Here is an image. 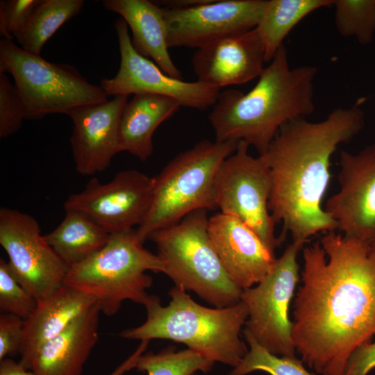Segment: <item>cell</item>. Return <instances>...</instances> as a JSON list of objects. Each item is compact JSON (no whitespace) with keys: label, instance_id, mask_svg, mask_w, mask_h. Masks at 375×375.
<instances>
[{"label":"cell","instance_id":"1","mask_svg":"<svg viewBox=\"0 0 375 375\" xmlns=\"http://www.w3.org/2000/svg\"><path fill=\"white\" fill-rule=\"evenodd\" d=\"M302 285L292 337L321 375H343L355 350L375 335V242L328 231L303 249Z\"/></svg>","mask_w":375,"mask_h":375},{"label":"cell","instance_id":"2","mask_svg":"<svg viewBox=\"0 0 375 375\" xmlns=\"http://www.w3.org/2000/svg\"><path fill=\"white\" fill-rule=\"evenodd\" d=\"M364 100L337 108L320 122L298 118L285 123L265 153L271 176L268 208L275 223L283 222L282 242L288 232L293 242L304 244L318 233L338 229L322 207L331 158L364 127Z\"/></svg>","mask_w":375,"mask_h":375},{"label":"cell","instance_id":"3","mask_svg":"<svg viewBox=\"0 0 375 375\" xmlns=\"http://www.w3.org/2000/svg\"><path fill=\"white\" fill-rule=\"evenodd\" d=\"M317 73L310 65L290 68L281 45L251 90L220 92L208 117L215 140L243 141L265 153L283 125L314 111Z\"/></svg>","mask_w":375,"mask_h":375},{"label":"cell","instance_id":"4","mask_svg":"<svg viewBox=\"0 0 375 375\" xmlns=\"http://www.w3.org/2000/svg\"><path fill=\"white\" fill-rule=\"evenodd\" d=\"M171 301L162 306L151 296L145 304L147 319L139 326L119 335L130 340L167 339L183 343L212 362L235 367L248 352L240 339L242 327L249 317L240 301L226 308H210L196 303L185 290L174 286L169 292Z\"/></svg>","mask_w":375,"mask_h":375},{"label":"cell","instance_id":"5","mask_svg":"<svg viewBox=\"0 0 375 375\" xmlns=\"http://www.w3.org/2000/svg\"><path fill=\"white\" fill-rule=\"evenodd\" d=\"M238 142L202 140L178 154L153 177L149 211L135 230L142 243L153 232L177 224L192 212L217 208V174Z\"/></svg>","mask_w":375,"mask_h":375},{"label":"cell","instance_id":"6","mask_svg":"<svg viewBox=\"0 0 375 375\" xmlns=\"http://www.w3.org/2000/svg\"><path fill=\"white\" fill-rule=\"evenodd\" d=\"M147 271L162 272V264L133 229L110 234L103 248L69 268L65 285L93 296L100 312L112 316L126 300L145 306L151 299L147 290L153 279Z\"/></svg>","mask_w":375,"mask_h":375},{"label":"cell","instance_id":"7","mask_svg":"<svg viewBox=\"0 0 375 375\" xmlns=\"http://www.w3.org/2000/svg\"><path fill=\"white\" fill-rule=\"evenodd\" d=\"M206 210H199L149 238L157 249L162 273L176 284L195 292L216 308L241 300L242 290L224 268L208 235Z\"/></svg>","mask_w":375,"mask_h":375},{"label":"cell","instance_id":"8","mask_svg":"<svg viewBox=\"0 0 375 375\" xmlns=\"http://www.w3.org/2000/svg\"><path fill=\"white\" fill-rule=\"evenodd\" d=\"M4 72L15 79L26 119L67 115L73 108L108 101L101 87L90 83L74 66L49 62L3 38L0 73Z\"/></svg>","mask_w":375,"mask_h":375},{"label":"cell","instance_id":"9","mask_svg":"<svg viewBox=\"0 0 375 375\" xmlns=\"http://www.w3.org/2000/svg\"><path fill=\"white\" fill-rule=\"evenodd\" d=\"M249 145L240 141L221 164L216 176L217 206L251 228L272 252L282 242L268 208L271 176L265 153L253 157Z\"/></svg>","mask_w":375,"mask_h":375},{"label":"cell","instance_id":"10","mask_svg":"<svg viewBox=\"0 0 375 375\" xmlns=\"http://www.w3.org/2000/svg\"><path fill=\"white\" fill-rule=\"evenodd\" d=\"M303 246L292 242L265 278L241 294L249 312L244 330L276 356L295 357L289 308L299 280L297 254Z\"/></svg>","mask_w":375,"mask_h":375},{"label":"cell","instance_id":"11","mask_svg":"<svg viewBox=\"0 0 375 375\" xmlns=\"http://www.w3.org/2000/svg\"><path fill=\"white\" fill-rule=\"evenodd\" d=\"M0 244L12 272L37 301L65 285L69 267L44 240L31 215L1 208Z\"/></svg>","mask_w":375,"mask_h":375},{"label":"cell","instance_id":"12","mask_svg":"<svg viewBox=\"0 0 375 375\" xmlns=\"http://www.w3.org/2000/svg\"><path fill=\"white\" fill-rule=\"evenodd\" d=\"M153 187V177L136 169L123 170L107 183L92 178L81 192L68 197L64 209L84 213L110 234L125 232L146 218Z\"/></svg>","mask_w":375,"mask_h":375},{"label":"cell","instance_id":"13","mask_svg":"<svg viewBox=\"0 0 375 375\" xmlns=\"http://www.w3.org/2000/svg\"><path fill=\"white\" fill-rule=\"evenodd\" d=\"M120 65L115 77L103 78L100 86L106 95L151 94L176 100L181 106L204 110L215 103L220 88L198 81H185L170 76L155 62L134 49L128 25L120 17L115 23Z\"/></svg>","mask_w":375,"mask_h":375},{"label":"cell","instance_id":"14","mask_svg":"<svg viewBox=\"0 0 375 375\" xmlns=\"http://www.w3.org/2000/svg\"><path fill=\"white\" fill-rule=\"evenodd\" d=\"M267 0H208L188 8H162L169 47L199 49L255 28Z\"/></svg>","mask_w":375,"mask_h":375},{"label":"cell","instance_id":"15","mask_svg":"<svg viewBox=\"0 0 375 375\" xmlns=\"http://www.w3.org/2000/svg\"><path fill=\"white\" fill-rule=\"evenodd\" d=\"M340 190L324 210L347 238L375 242V143L357 153L340 151Z\"/></svg>","mask_w":375,"mask_h":375},{"label":"cell","instance_id":"16","mask_svg":"<svg viewBox=\"0 0 375 375\" xmlns=\"http://www.w3.org/2000/svg\"><path fill=\"white\" fill-rule=\"evenodd\" d=\"M128 95H116L103 103L79 106L68 113L73 122L70 138L76 170L83 176L103 172L121 152L119 124Z\"/></svg>","mask_w":375,"mask_h":375},{"label":"cell","instance_id":"17","mask_svg":"<svg viewBox=\"0 0 375 375\" xmlns=\"http://www.w3.org/2000/svg\"><path fill=\"white\" fill-rule=\"evenodd\" d=\"M208 231L226 273L242 290L261 282L274 266V253L238 217L216 213L208 218Z\"/></svg>","mask_w":375,"mask_h":375},{"label":"cell","instance_id":"18","mask_svg":"<svg viewBox=\"0 0 375 375\" xmlns=\"http://www.w3.org/2000/svg\"><path fill=\"white\" fill-rule=\"evenodd\" d=\"M265 62L264 46L256 28L197 49L192 59L197 81L217 88L258 77Z\"/></svg>","mask_w":375,"mask_h":375},{"label":"cell","instance_id":"19","mask_svg":"<svg viewBox=\"0 0 375 375\" xmlns=\"http://www.w3.org/2000/svg\"><path fill=\"white\" fill-rule=\"evenodd\" d=\"M96 303L93 296L65 285L37 301L36 308L24 320L19 363L31 370L41 347Z\"/></svg>","mask_w":375,"mask_h":375},{"label":"cell","instance_id":"20","mask_svg":"<svg viewBox=\"0 0 375 375\" xmlns=\"http://www.w3.org/2000/svg\"><path fill=\"white\" fill-rule=\"evenodd\" d=\"M100 310L97 303L47 341L31 370L38 375H81L99 339Z\"/></svg>","mask_w":375,"mask_h":375},{"label":"cell","instance_id":"21","mask_svg":"<svg viewBox=\"0 0 375 375\" xmlns=\"http://www.w3.org/2000/svg\"><path fill=\"white\" fill-rule=\"evenodd\" d=\"M104 8L121 15L131 29L132 44L140 55L151 58L167 74L181 79L169 55L162 8L147 0H105Z\"/></svg>","mask_w":375,"mask_h":375},{"label":"cell","instance_id":"22","mask_svg":"<svg viewBox=\"0 0 375 375\" xmlns=\"http://www.w3.org/2000/svg\"><path fill=\"white\" fill-rule=\"evenodd\" d=\"M181 107L175 99L156 94H137L125 105L119 119L120 151L144 161L153 153L157 128Z\"/></svg>","mask_w":375,"mask_h":375},{"label":"cell","instance_id":"23","mask_svg":"<svg viewBox=\"0 0 375 375\" xmlns=\"http://www.w3.org/2000/svg\"><path fill=\"white\" fill-rule=\"evenodd\" d=\"M110 233L88 215L65 210V216L44 240L69 267L78 264L103 248Z\"/></svg>","mask_w":375,"mask_h":375},{"label":"cell","instance_id":"24","mask_svg":"<svg viewBox=\"0 0 375 375\" xmlns=\"http://www.w3.org/2000/svg\"><path fill=\"white\" fill-rule=\"evenodd\" d=\"M333 0H267L256 27L270 62L292 29L313 11L333 6Z\"/></svg>","mask_w":375,"mask_h":375},{"label":"cell","instance_id":"25","mask_svg":"<svg viewBox=\"0 0 375 375\" xmlns=\"http://www.w3.org/2000/svg\"><path fill=\"white\" fill-rule=\"evenodd\" d=\"M83 0H40L26 24L15 36L20 47L40 56L45 43L67 21L79 13Z\"/></svg>","mask_w":375,"mask_h":375},{"label":"cell","instance_id":"26","mask_svg":"<svg viewBox=\"0 0 375 375\" xmlns=\"http://www.w3.org/2000/svg\"><path fill=\"white\" fill-rule=\"evenodd\" d=\"M214 362L199 352L188 349L178 352L165 349L160 353L142 354L135 368L147 375H192L208 372Z\"/></svg>","mask_w":375,"mask_h":375},{"label":"cell","instance_id":"27","mask_svg":"<svg viewBox=\"0 0 375 375\" xmlns=\"http://www.w3.org/2000/svg\"><path fill=\"white\" fill-rule=\"evenodd\" d=\"M335 24L343 37L369 44L375 33V0H333Z\"/></svg>","mask_w":375,"mask_h":375},{"label":"cell","instance_id":"28","mask_svg":"<svg viewBox=\"0 0 375 375\" xmlns=\"http://www.w3.org/2000/svg\"><path fill=\"white\" fill-rule=\"evenodd\" d=\"M250 349L229 375H245L261 370L271 375H314L296 357H278L260 346L247 331H243Z\"/></svg>","mask_w":375,"mask_h":375},{"label":"cell","instance_id":"29","mask_svg":"<svg viewBox=\"0 0 375 375\" xmlns=\"http://www.w3.org/2000/svg\"><path fill=\"white\" fill-rule=\"evenodd\" d=\"M37 306L35 298L12 272L8 262L0 259V309L4 313L27 319Z\"/></svg>","mask_w":375,"mask_h":375},{"label":"cell","instance_id":"30","mask_svg":"<svg viewBox=\"0 0 375 375\" xmlns=\"http://www.w3.org/2000/svg\"><path fill=\"white\" fill-rule=\"evenodd\" d=\"M25 119L24 106L15 85L0 73V137L16 133Z\"/></svg>","mask_w":375,"mask_h":375},{"label":"cell","instance_id":"31","mask_svg":"<svg viewBox=\"0 0 375 375\" xmlns=\"http://www.w3.org/2000/svg\"><path fill=\"white\" fill-rule=\"evenodd\" d=\"M40 0H8L0 2V33L11 40L26 24Z\"/></svg>","mask_w":375,"mask_h":375},{"label":"cell","instance_id":"32","mask_svg":"<svg viewBox=\"0 0 375 375\" xmlns=\"http://www.w3.org/2000/svg\"><path fill=\"white\" fill-rule=\"evenodd\" d=\"M24 319L10 313L0 316V360L6 356L19 353L23 339Z\"/></svg>","mask_w":375,"mask_h":375},{"label":"cell","instance_id":"33","mask_svg":"<svg viewBox=\"0 0 375 375\" xmlns=\"http://www.w3.org/2000/svg\"><path fill=\"white\" fill-rule=\"evenodd\" d=\"M374 367L375 342H368L351 355L343 375H367Z\"/></svg>","mask_w":375,"mask_h":375},{"label":"cell","instance_id":"34","mask_svg":"<svg viewBox=\"0 0 375 375\" xmlns=\"http://www.w3.org/2000/svg\"><path fill=\"white\" fill-rule=\"evenodd\" d=\"M149 340H141L140 344L135 351L121 363L113 372L108 375H124L128 371L135 368L139 357L146 350Z\"/></svg>","mask_w":375,"mask_h":375},{"label":"cell","instance_id":"35","mask_svg":"<svg viewBox=\"0 0 375 375\" xmlns=\"http://www.w3.org/2000/svg\"><path fill=\"white\" fill-rule=\"evenodd\" d=\"M0 375H38L32 370L24 368L19 362L10 358L0 361Z\"/></svg>","mask_w":375,"mask_h":375}]
</instances>
